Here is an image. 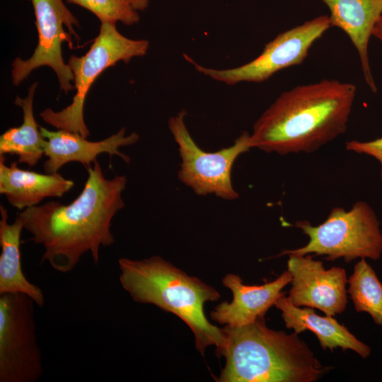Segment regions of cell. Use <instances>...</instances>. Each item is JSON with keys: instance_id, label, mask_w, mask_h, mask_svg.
Listing matches in <instances>:
<instances>
[{"instance_id": "obj_1", "label": "cell", "mask_w": 382, "mask_h": 382, "mask_svg": "<svg viewBox=\"0 0 382 382\" xmlns=\"http://www.w3.org/2000/svg\"><path fill=\"white\" fill-rule=\"evenodd\" d=\"M87 172L83 190L70 204L50 201L18 214L31 240L45 249L41 263L62 273L72 271L88 252L98 264L100 248L115 242L112 219L125 207L126 176L106 178L97 160Z\"/></svg>"}, {"instance_id": "obj_2", "label": "cell", "mask_w": 382, "mask_h": 382, "mask_svg": "<svg viewBox=\"0 0 382 382\" xmlns=\"http://www.w3.org/2000/svg\"><path fill=\"white\" fill-rule=\"evenodd\" d=\"M356 91L353 83L323 79L282 92L255 122L250 148L314 152L346 132Z\"/></svg>"}, {"instance_id": "obj_3", "label": "cell", "mask_w": 382, "mask_h": 382, "mask_svg": "<svg viewBox=\"0 0 382 382\" xmlns=\"http://www.w3.org/2000/svg\"><path fill=\"white\" fill-rule=\"evenodd\" d=\"M224 331L220 382H314L332 369L323 366L298 334L271 330L265 318Z\"/></svg>"}, {"instance_id": "obj_4", "label": "cell", "mask_w": 382, "mask_h": 382, "mask_svg": "<svg viewBox=\"0 0 382 382\" xmlns=\"http://www.w3.org/2000/svg\"><path fill=\"white\" fill-rule=\"evenodd\" d=\"M118 265L120 284L134 301L174 313L191 329L202 354L215 345L221 357L226 342L224 329L211 324L204 313L205 302L220 298L214 288L157 255L143 260L122 257Z\"/></svg>"}, {"instance_id": "obj_5", "label": "cell", "mask_w": 382, "mask_h": 382, "mask_svg": "<svg viewBox=\"0 0 382 382\" xmlns=\"http://www.w3.org/2000/svg\"><path fill=\"white\" fill-rule=\"evenodd\" d=\"M295 226L308 236L309 241L301 248L284 250L280 255H325L335 261L342 257L347 262L356 258L379 259L382 254V233L375 212L364 201L355 202L350 210L332 209L320 224L297 221Z\"/></svg>"}, {"instance_id": "obj_6", "label": "cell", "mask_w": 382, "mask_h": 382, "mask_svg": "<svg viewBox=\"0 0 382 382\" xmlns=\"http://www.w3.org/2000/svg\"><path fill=\"white\" fill-rule=\"evenodd\" d=\"M100 23L99 33L88 51L81 57L71 55L68 61L76 90L70 105L59 111L47 108L40 113L47 124L85 138L90 132L84 121L83 107L92 84L107 68L120 61L127 63L133 57L144 56L149 47L146 40H133L122 35L115 23Z\"/></svg>"}, {"instance_id": "obj_7", "label": "cell", "mask_w": 382, "mask_h": 382, "mask_svg": "<svg viewBox=\"0 0 382 382\" xmlns=\"http://www.w3.org/2000/svg\"><path fill=\"white\" fill-rule=\"evenodd\" d=\"M186 115V110H183L168 122L181 158L178 179L197 195L214 194L224 199H236L239 195L232 185L231 170L237 158L250 149V134L243 132L231 146L205 151L190 136L185 123Z\"/></svg>"}, {"instance_id": "obj_8", "label": "cell", "mask_w": 382, "mask_h": 382, "mask_svg": "<svg viewBox=\"0 0 382 382\" xmlns=\"http://www.w3.org/2000/svg\"><path fill=\"white\" fill-rule=\"evenodd\" d=\"M34 303L24 294H0V382H36L43 374Z\"/></svg>"}, {"instance_id": "obj_9", "label": "cell", "mask_w": 382, "mask_h": 382, "mask_svg": "<svg viewBox=\"0 0 382 382\" xmlns=\"http://www.w3.org/2000/svg\"><path fill=\"white\" fill-rule=\"evenodd\" d=\"M331 27L328 16L323 15L286 30L265 45L262 52L250 62L229 69H215L199 65L186 54L185 58L195 69L228 85L239 82L261 83L276 72L301 64L308 50Z\"/></svg>"}, {"instance_id": "obj_10", "label": "cell", "mask_w": 382, "mask_h": 382, "mask_svg": "<svg viewBox=\"0 0 382 382\" xmlns=\"http://www.w3.org/2000/svg\"><path fill=\"white\" fill-rule=\"evenodd\" d=\"M29 1L35 16L37 45L28 59L16 57L13 61L12 83L18 86L35 69L46 66L54 71L60 89L67 94L74 90V74L63 59L62 45L66 42L72 47L71 35L79 39L74 26L79 28V23L63 0Z\"/></svg>"}, {"instance_id": "obj_11", "label": "cell", "mask_w": 382, "mask_h": 382, "mask_svg": "<svg viewBox=\"0 0 382 382\" xmlns=\"http://www.w3.org/2000/svg\"><path fill=\"white\" fill-rule=\"evenodd\" d=\"M287 270L292 276L287 296L294 305L316 308L326 316L342 313L347 304L346 271L339 267L325 270L313 255H289Z\"/></svg>"}, {"instance_id": "obj_12", "label": "cell", "mask_w": 382, "mask_h": 382, "mask_svg": "<svg viewBox=\"0 0 382 382\" xmlns=\"http://www.w3.org/2000/svg\"><path fill=\"white\" fill-rule=\"evenodd\" d=\"M42 136L45 139L44 155L47 159L43 163L45 173L52 174L69 162H79L86 167L96 161V157L103 153L109 156H118L126 163L130 158L120 151L119 148L137 143L139 135L132 132L125 135V128L99 141H91L81 135L62 129L50 131L40 127Z\"/></svg>"}, {"instance_id": "obj_13", "label": "cell", "mask_w": 382, "mask_h": 382, "mask_svg": "<svg viewBox=\"0 0 382 382\" xmlns=\"http://www.w3.org/2000/svg\"><path fill=\"white\" fill-rule=\"evenodd\" d=\"M292 276L287 270L272 282L262 285H245L236 274H228L223 284L231 290V303L224 301L210 313L211 318L229 326H242L263 318L268 309L285 292L282 289L291 283Z\"/></svg>"}, {"instance_id": "obj_14", "label": "cell", "mask_w": 382, "mask_h": 382, "mask_svg": "<svg viewBox=\"0 0 382 382\" xmlns=\"http://www.w3.org/2000/svg\"><path fill=\"white\" fill-rule=\"evenodd\" d=\"M330 11L331 26L347 33L357 50L365 81L377 92L370 67L369 42L374 28L382 15V0H321Z\"/></svg>"}, {"instance_id": "obj_15", "label": "cell", "mask_w": 382, "mask_h": 382, "mask_svg": "<svg viewBox=\"0 0 382 382\" xmlns=\"http://www.w3.org/2000/svg\"><path fill=\"white\" fill-rule=\"evenodd\" d=\"M5 163L4 155L0 156V193L20 210L37 206L47 197H62L74 185L59 173L42 174L21 169L17 162Z\"/></svg>"}, {"instance_id": "obj_16", "label": "cell", "mask_w": 382, "mask_h": 382, "mask_svg": "<svg viewBox=\"0 0 382 382\" xmlns=\"http://www.w3.org/2000/svg\"><path fill=\"white\" fill-rule=\"evenodd\" d=\"M274 306L282 311L287 328L293 329L296 334L311 330L317 336L324 350L333 352L335 348L340 347L342 350L351 349L364 359L370 355L371 348L333 316H319L311 307L301 308L291 303L285 293L275 301Z\"/></svg>"}, {"instance_id": "obj_17", "label": "cell", "mask_w": 382, "mask_h": 382, "mask_svg": "<svg viewBox=\"0 0 382 382\" xmlns=\"http://www.w3.org/2000/svg\"><path fill=\"white\" fill-rule=\"evenodd\" d=\"M0 294H24L40 307L45 305L42 289L27 279L23 273L21 258V235L24 221L18 215L11 224L8 222V211L0 206Z\"/></svg>"}, {"instance_id": "obj_18", "label": "cell", "mask_w": 382, "mask_h": 382, "mask_svg": "<svg viewBox=\"0 0 382 382\" xmlns=\"http://www.w3.org/2000/svg\"><path fill=\"white\" fill-rule=\"evenodd\" d=\"M37 85V82H34L30 86L25 98L16 97L15 105L23 110V123L18 127L7 129L0 137V156L17 155L18 162L28 166L36 165L44 155L45 139L33 114V99Z\"/></svg>"}, {"instance_id": "obj_19", "label": "cell", "mask_w": 382, "mask_h": 382, "mask_svg": "<svg viewBox=\"0 0 382 382\" xmlns=\"http://www.w3.org/2000/svg\"><path fill=\"white\" fill-rule=\"evenodd\" d=\"M348 283L347 291L355 310L369 313L376 324L382 325V284L365 258L355 265Z\"/></svg>"}, {"instance_id": "obj_20", "label": "cell", "mask_w": 382, "mask_h": 382, "mask_svg": "<svg viewBox=\"0 0 382 382\" xmlns=\"http://www.w3.org/2000/svg\"><path fill=\"white\" fill-rule=\"evenodd\" d=\"M82 6L95 14L100 23H117L132 25L139 21L137 11L125 0H66Z\"/></svg>"}, {"instance_id": "obj_21", "label": "cell", "mask_w": 382, "mask_h": 382, "mask_svg": "<svg viewBox=\"0 0 382 382\" xmlns=\"http://www.w3.org/2000/svg\"><path fill=\"white\" fill-rule=\"evenodd\" d=\"M347 150L366 154L376 159L381 165L380 176L382 181V137L367 141L352 140L346 142Z\"/></svg>"}, {"instance_id": "obj_22", "label": "cell", "mask_w": 382, "mask_h": 382, "mask_svg": "<svg viewBox=\"0 0 382 382\" xmlns=\"http://www.w3.org/2000/svg\"><path fill=\"white\" fill-rule=\"evenodd\" d=\"M135 11H144L149 5V0H125Z\"/></svg>"}, {"instance_id": "obj_23", "label": "cell", "mask_w": 382, "mask_h": 382, "mask_svg": "<svg viewBox=\"0 0 382 382\" xmlns=\"http://www.w3.org/2000/svg\"><path fill=\"white\" fill-rule=\"evenodd\" d=\"M372 35L382 42V15L374 28Z\"/></svg>"}]
</instances>
